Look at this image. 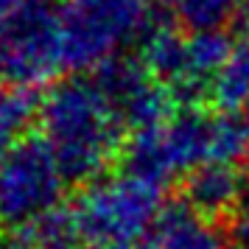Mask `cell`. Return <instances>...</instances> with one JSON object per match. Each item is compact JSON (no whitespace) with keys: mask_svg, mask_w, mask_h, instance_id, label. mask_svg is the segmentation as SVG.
<instances>
[{"mask_svg":"<svg viewBox=\"0 0 249 249\" xmlns=\"http://www.w3.org/2000/svg\"><path fill=\"white\" fill-rule=\"evenodd\" d=\"M162 213V188L135 174L90 182L70 207V227L92 249L137 247Z\"/></svg>","mask_w":249,"mask_h":249,"instance_id":"4","label":"cell"},{"mask_svg":"<svg viewBox=\"0 0 249 249\" xmlns=\"http://www.w3.org/2000/svg\"><path fill=\"white\" fill-rule=\"evenodd\" d=\"M95 81L109 98L118 118L132 132L148 129L171 118V95L174 92L135 59H115L101 70H95Z\"/></svg>","mask_w":249,"mask_h":249,"instance_id":"7","label":"cell"},{"mask_svg":"<svg viewBox=\"0 0 249 249\" xmlns=\"http://www.w3.org/2000/svg\"><path fill=\"white\" fill-rule=\"evenodd\" d=\"M39 137L68 182L101 179L121 151L124 121L95 79L73 76L53 84L39 101Z\"/></svg>","mask_w":249,"mask_h":249,"instance_id":"1","label":"cell"},{"mask_svg":"<svg viewBox=\"0 0 249 249\" xmlns=\"http://www.w3.org/2000/svg\"><path fill=\"white\" fill-rule=\"evenodd\" d=\"M146 249H230V241L207 215L196 213L185 202L162 207L157 224L148 232Z\"/></svg>","mask_w":249,"mask_h":249,"instance_id":"10","label":"cell"},{"mask_svg":"<svg viewBox=\"0 0 249 249\" xmlns=\"http://www.w3.org/2000/svg\"><path fill=\"white\" fill-rule=\"evenodd\" d=\"M34 115H39L34 90L0 87V165L23 140L25 126L31 124Z\"/></svg>","mask_w":249,"mask_h":249,"instance_id":"13","label":"cell"},{"mask_svg":"<svg viewBox=\"0 0 249 249\" xmlns=\"http://www.w3.org/2000/svg\"><path fill=\"white\" fill-rule=\"evenodd\" d=\"M157 14L151 0H59L56 25L65 70H101L140 45Z\"/></svg>","mask_w":249,"mask_h":249,"instance_id":"3","label":"cell"},{"mask_svg":"<svg viewBox=\"0 0 249 249\" xmlns=\"http://www.w3.org/2000/svg\"><path fill=\"white\" fill-rule=\"evenodd\" d=\"M213 95L227 109L249 101V17L241 20L238 34L230 39V56L213 84Z\"/></svg>","mask_w":249,"mask_h":249,"instance_id":"12","label":"cell"},{"mask_svg":"<svg viewBox=\"0 0 249 249\" xmlns=\"http://www.w3.org/2000/svg\"><path fill=\"white\" fill-rule=\"evenodd\" d=\"M230 56V39L224 31H202V34H188L182 45L179 65L168 81V90L174 95H182L185 101L199 98L207 87L213 90L215 79Z\"/></svg>","mask_w":249,"mask_h":249,"instance_id":"8","label":"cell"},{"mask_svg":"<svg viewBox=\"0 0 249 249\" xmlns=\"http://www.w3.org/2000/svg\"><path fill=\"white\" fill-rule=\"evenodd\" d=\"M244 137H247V148H249V101L244 104Z\"/></svg>","mask_w":249,"mask_h":249,"instance_id":"16","label":"cell"},{"mask_svg":"<svg viewBox=\"0 0 249 249\" xmlns=\"http://www.w3.org/2000/svg\"><path fill=\"white\" fill-rule=\"evenodd\" d=\"M42 249H79V238H76L73 227H70V213H68V221L42 244Z\"/></svg>","mask_w":249,"mask_h":249,"instance_id":"15","label":"cell"},{"mask_svg":"<svg viewBox=\"0 0 249 249\" xmlns=\"http://www.w3.org/2000/svg\"><path fill=\"white\" fill-rule=\"evenodd\" d=\"M65 174L42 137H23L0 165V230L39 224L59 213Z\"/></svg>","mask_w":249,"mask_h":249,"instance_id":"6","label":"cell"},{"mask_svg":"<svg viewBox=\"0 0 249 249\" xmlns=\"http://www.w3.org/2000/svg\"><path fill=\"white\" fill-rule=\"evenodd\" d=\"M244 148V126L232 118L185 109L157 126L132 132L126 171L162 188L177 174H191L210 162H235Z\"/></svg>","mask_w":249,"mask_h":249,"instance_id":"2","label":"cell"},{"mask_svg":"<svg viewBox=\"0 0 249 249\" xmlns=\"http://www.w3.org/2000/svg\"><path fill=\"white\" fill-rule=\"evenodd\" d=\"M107 249H137V247H107Z\"/></svg>","mask_w":249,"mask_h":249,"instance_id":"17","label":"cell"},{"mask_svg":"<svg viewBox=\"0 0 249 249\" xmlns=\"http://www.w3.org/2000/svg\"><path fill=\"white\" fill-rule=\"evenodd\" d=\"M62 65L56 3L23 0L0 17V84L34 90L56 76Z\"/></svg>","mask_w":249,"mask_h":249,"instance_id":"5","label":"cell"},{"mask_svg":"<svg viewBox=\"0 0 249 249\" xmlns=\"http://www.w3.org/2000/svg\"><path fill=\"white\" fill-rule=\"evenodd\" d=\"M230 244H232V249H249V199L238 207L232 232H230Z\"/></svg>","mask_w":249,"mask_h":249,"instance_id":"14","label":"cell"},{"mask_svg":"<svg viewBox=\"0 0 249 249\" xmlns=\"http://www.w3.org/2000/svg\"><path fill=\"white\" fill-rule=\"evenodd\" d=\"M244 193H247V179L235 162H210L191 171L185 179V202L207 218L238 210L244 202Z\"/></svg>","mask_w":249,"mask_h":249,"instance_id":"9","label":"cell"},{"mask_svg":"<svg viewBox=\"0 0 249 249\" xmlns=\"http://www.w3.org/2000/svg\"><path fill=\"white\" fill-rule=\"evenodd\" d=\"M171 17L188 34L224 31L247 9V0H165Z\"/></svg>","mask_w":249,"mask_h":249,"instance_id":"11","label":"cell"}]
</instances>
